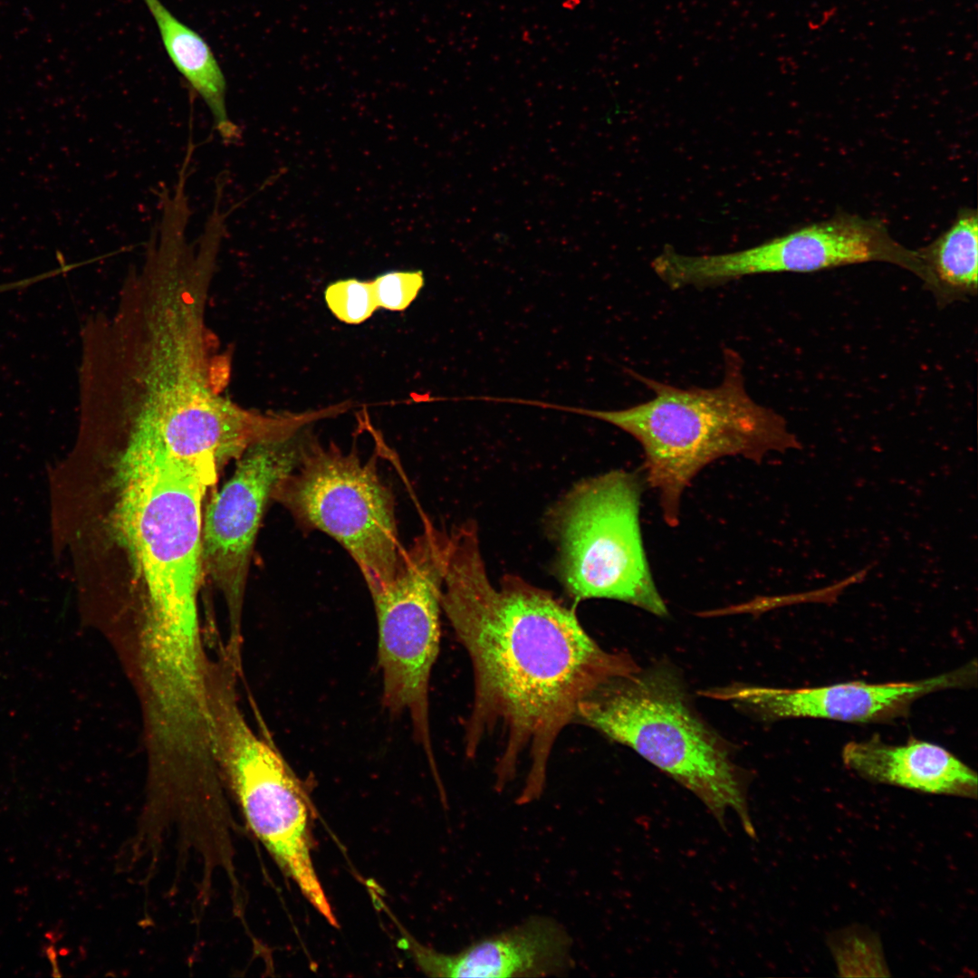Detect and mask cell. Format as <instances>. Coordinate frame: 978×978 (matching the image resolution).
Instances as JSON below:
<instances>
[{
    "label": "cell",
    "instance_id": "obj_1",
    "mask_svg": "<svg viewBox=\"0 0 978 978\" xmlns=\"http://www.w3.org/2000/svg\"><path fill=\"white\" fill-rule=\"evenodd\" d=\"M440 603L473 669L464 752L473 758L497 737L495 789L526 761L517 803L532 802L543 792L552 749L580 702L639 667L629 655L603 649L550 592L513 575L494 587L473 522L451 530Z\"/></svg>",
    "mask_w": 978,
    "mask_h": 978
},
{
    "label": "cell",
    "instance_id": "obj_2",
    "mask_svg": "<svg viewBox=\"0 0 978 978\" xmlns=\"http://www.w3.org/2000/svg\"><path fill=\"white\" fill-rule=\"evenodd\" d=\"M75 457L89 464L75 534L94 585L121 599L136 627L199 624L202 507L216 465L135 432L93 438Z\"/></svg>",
    "mask_w": 978,
    "mask_h": 978
},
{
    "label": "cell",
    "instance_id": "obj_3",
    "mask_svg": "<svg viewBox=\"0 0 978 978\" xmlns=\"http://www.w3.org/2000/svg\"><path fill=\"white\" fill-rule=\"evenodd\" d=\"M723 358L724 376L713 388H678L628 369L653 398L615 410L545 401L538 406L596 418L633 436L642 447L645 480L657 494L664 521L676 527L685 490L707 465L725 456L761 463L770 453L802 448L785 418L749 395L741 355L724 348Z\"/></svg>",
    "mask_w": 978,
    "mask_h": 978
},
{
    "label": "cell",
    "instance_id": "obj_4",
    "mask_svg": "<svg viewBox=\"0 0 978 978\" xmlns=\"http://www.w3.org/2000/svg\"><path fill=\"white\" fill-rule=\"evenodd\" d=\"M575 721L632 748L692 791L722 827L734 811L755 838L745 775L670 668H638L607 681L580 702Z\"/></svg>",
    "mask_w": 978,
    "mask_h": 978
},
{
    "label": "cell",
    "instance_id": "obj_5",
    "mask_svg": "<svg viewBox=\"0 0 978 978\" xmlns=\"http://www.w3.org/2000/svg\"><path fill=\"white\" fill-rule=\"evenodd\" d=\"M236 681L224 667L210 679L212 750L222 780L280 869L329 924L338 926L312 859L310 796L277 748L248 724Z\"/></svg>",
    "mask_w": 978,
    "mask_h": 978
},
{
    "label": "cell",
    "instance_id": "obj_6",
    "mask_svg": "<svg viewBox=\"0 0 978 978\" xmlns=\"http://www.w3.org/2000/svg\"><path fill=\"white\" fill-rule=\"evenodd\" d=\"M642 491L638 474L613 470L580 482L556 507L558 572L575 601L611 599L667 615L643 545Z\"/></svg>",
    "mask_w": 978,
    "mask_h": 978
},
{
    "label": "cell",
    "instance_id": "obj_7",
    "mask_svg": "<svg viewBox=\"0 0 978 978\" xmlns=\"http://www.w3.org/2000/svg\"><path fill=\"white\" fill-rule=\"evenodd\" d=\"M272 501L304 531H320L356 562L370 595L385 588L400 564L402 547L390 487L375 457L363 461L313 436L297 465L276 484Z\"/></svg>",
    "mask_w": 978,
    "mask_h": 978
},
{
    "label": "cell",
    "instance_id": "obj_8",
    "mask_svg": "<svg viewBox=\"0 0 978 978\" xmlns=\"http://www.w3.org/2000/svg\"><path fill=\"white\" fill-rule=\"evenodd\" d=\"M450 550V532L427 519L423 532L404 550L393 580L371 595L383 704L393 714H408L433 772L429 680L439 651L441 591Z\"/></svg>",
    "mask_w": 978,
    "mask_h": 978
},
{
    "label": "cell",
    "instance_id": "obj_9",
    "mask_svg": "<svg viewBox=\"0 0 978 978\" xmlns=\"http://www.w3.org/2000/svg\"><path fill=\"white\" fill-rule=\"evenodd\" d=\"M313 437L311 426L252 445L203 513L204 578L221 594L228 618L225 648L242 663V617L255 539L277 483L299 462Z\"/></svg>",
    "mask_w": 978,
    "mask_h": 978
},
{
    "label": "cell",
    "instance_id": "obj_10",
    "mask_svg": "<svg viewBox=\"0 0 978 978\" xmlns=\"http://www.w3.org/2000/svg\"><path fill=\"white\" fill-rule=\"evenodd\" d=\"M870 262L892 264L913 273L923 283L926 279L919 250L900 244L879 221L849 214L810 224L744 250L693 255L686 271L690 282L703 289L749 275L812 273Z\"/></svg>",
    "mask_w": 978,
    "mask_h": 978
},
{
    "label": "cell",
    "instance_id": "obj_11",
    "mask_svg": "<svg viewBox=\"0 0 978 978\" xmlns=\"http://www.w3.org/2000/svg\"><path fill=\"white\" fill-rule=\"evenodd\" d=\"M976 663L911 682L871 684L853 681L817 687L777 688L732 685L703 691L731 702L762 719L820 718L849 723H882L905 716L912 704L928 694L971 686Z\"/></svg>",
    "mask_w": 978,
    "mask_h": 978
},
{
    "label": "cell",
    "instance_id": "obj_12",
    "mask_svg": "<svg viewBox=\"0 0 978 978\" xmlns=\"http://www.w3.org/2000/svg\"><path fill=\"white\" fill-rule=\"evenodd\" d=\"M420 971L432 977H542L572 964L571 939L557 921L534 916L501 934L476 941L455 954L437 952L404 938Z\"/></svg>",
    "mask_w": 978,
    "mask_h": 978
},
{
    "label": "cell",
    "instance_id": "obj_13",
    "mask_svg": "<svg viewBox=\"0 0 978 978\" xmlns=\"http://www.w3.org/2000/svg\"><path fill=\"white\" fill-rule=\"evenodd\" d=\"M845 766L878 783L933 794L976 798V772L944 747L911 738L889 744L873 737L848 743L842 749Z\"/></svg>",
    "mask_w": 978,
    "mask_h": 978
},
{
    "label": "cell",
    "instance_id": "obj_14",
    "mask_svg": "<svg viewBox=\"0 0 978 978\" xmlns=\"http://www.w3.org/2000/svg\"><path fill=\"white\" fill-rule=\"evenodd\" d=\"M143 2L155 20L169 59L210 110L216 131L225 142L237 140L241 130L227 112L225 77L207 43L160 0Z\"/></svg>",
    "mask_w": 978,
    "mask_h": 978
},
{
    "label": "cell",
    "instance_id": "obj_15",
    "mask_svg": "<svg viewBox=\"0 0 978 978\" xmlns=\"http://www.w3.org/2000/svg\"><path fill=\"white\" fill-rule=\"evenodd\" d=\"M975 210L962 211L953 225L919 249L925 288L940 307L977 294L978 223Z\"/></svg>",
    "mask_w": 978,
    "mask_h": 978
},
{
    "label": "cell",
    "instance_id": "obj_16",
    "mask_svg": "<svg viewBox=\"0 0 978 978\" xmlns=\"http://www.w3.org/2000/svg\"><path fill=\"white\" fill-rule=\"evenodd\" d=\"M827 943L839 976H890L878 935L868 927L852 925L836 930Z\"/></svg>",
    "mask_w": 978,
    "mask_h": 978
},
{
    "label": "cell",
    "instance_id": "obj_17",
    "mask_svg": "<svg viewBox=\"0 0 978 978\" xmlns=\"http://www.w3.org/2000/svg\"><path fill=\"white\" fill-rule=\"evenodd\" d=\"M324 299L335 317L349 324L365 321L379 308L371 281H336L326 287Z\"/></svg>",
    "mask_w": 978,
    "mask_h": 978
},
{
    "label": "cell",
    "instance_id": "obj_18",
    "mask_svg": "<svg viewBox=\"0 0 978 978\" xmlns=\"http://www.w3.org/2000/svg\"><path fill=\"white\" fill-rule=\"evenodd\" d=\"M379 307L404 311L417 298L424 286L422 271H391L371 281Z\"/></svg>",
    "mask_w": 978,
    "mask_h": 978
},
{
    "label": "cell",
    "instance_id": "obj_19",
    "mask_svg": "<svg viewBox=\"0 0 978 978\" xmlns=\"http://www.w3.org/2000/svg\"><path fill=\"white\" fill-rule=\"evenodd\" d=\"M871 568V564L868 565L847 578L821 589L788 595L759 597L755 600L738 606L734 609L738 612L742 610L763 611L798 603H834L848 587L862 582L867 578Z\"/></svg>",
    "mask_w": 978,
    "mask_h": 978
},
{
    "label": "cell",
    "instance_id": "obj_20",
    "mask_svg": "<svg viewBox=\"0 0 978 978\" xmlns=\"http://www.w3.org/2000/svg\"><path fill=\"white\" fill-rule=\"evenodd\" d=\"M581 3V0H562L561 7L567 11L576 10Z\"/></svg>",
    "mask_w": 978,
    "mask_h": 978
}]
</instances>
